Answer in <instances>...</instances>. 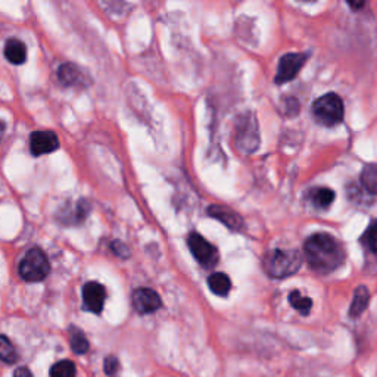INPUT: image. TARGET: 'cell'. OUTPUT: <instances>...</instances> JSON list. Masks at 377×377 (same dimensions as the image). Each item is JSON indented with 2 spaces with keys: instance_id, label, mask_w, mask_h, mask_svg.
Here are the masks:
<instances>
[{
  "instance_id": "1",
  "label": "cell",
  "mask_w": 377,
  "mask_h": 377,
  "mask_svg": "<svg viewBox=\"0 0 377 377\" xmlns=\"http://www.w3.org/2000/svg\"><path fill=\"white\" fill-rule=\"evenodd\" d=\"M304 251L308 266L321 275H328L339 268L345 258L342 243L329 233H316L304 243Z\"/></svg>"
},
{
  "instance_id": "2",
  "label": "cell",
  "mask_w": 377,
  "mask_h": 377,
  "mask_svg": "<svg viewBox=\"0 0 377 377\" xmlns=\"http://www.w3.org/2000/svg\"><path fill=\"white\" fill-rule=\"evenodd\" d=\"M302 256L295 249H272L266 254L263 267L272 279L289 277L301 268Z\"/></svg>"
},
{
  "instance_id": "3",
  "label": "cell",
  "mask_w": 377,
  "mask_h": 377,
  "mask_svg": "<svg viewBox=\"0 0 377 377\" xmlns=\"http://www.w3.org/2000/svg\"><path fill=\"white\" fill-rule=\"evenodd\" d=\"M313 114L323 125L333 127L344 121L345 108L342 99L336 93H328L317 99L313 105Z\"/></svg>"
},
{
  "instance_id": "4",
  "label": "cell",
  "mask_w": 377,
  "mask_h": 377,
  "mask_svg": "<svg viewBox=\"0 0 377 377\" xmlns=\"http://www.w3.org/2000/svg\"><path fill=\"white\" fill-rule=\"evenodd\" d=\"M18 271L25 282H42L50 271L49 259L42 249L33 248L22 258Z\"/></svg>"
},
{
  "instance_id": "5",
  "label": "cell",
  "mask_w": 377,
  "mask_h": 377,
  "mask_svg": "<svg viewBox=\"0 0 377 377\" xmlns=\"http://www.w3.org/2000/svg\"><path fill=\"white\" fill-rule=\"evenodd\" d=\"M236 146L243 153H254L259 146L258 123L251 112L239 116L236 125Z\"/></svg>"
},
{
  "instance_id": "6",
  "label": "cell",
  "mask_w": 377,
  "mask_h": 377,
  "mask_svg": "<svg viewBox=\"0 0 377 377\" xmlns=\"http://www.w3.org/2000/svg\"><path fill=\"white\" fill-rule=\"evenodd\" d=\"M189 248L193 256L198 259V263L206 268H213L218 263V251L206 239H203L199 233H190Z\"/></svg>"
},
{
  "instance_id": "7",
  "label": "cell",
  "mask_w": 377,
  "mask_h": 377,
  "mask_svg": "<svg viewBox=\"0 0 377 377\" xmlns=\"http://www.w3.org/2000/svg\"><path fill=\"white\" fill-rule=\"evenodd\" d=\"M308 61V54H288L280 58L276 83L283 84L293 80L295 77L302 70L305 62Z\"/></svg>"
},
{
  "instance_id": "8",
  "label": "cell",
  "mask_w": 377,
  "mask_h": 377,
  "mask_svg": "<svg viewBox=\"0 0 377 377\" xmlns=\"http://www.w3.org/2000/svg\"><path fill=\"white\" fill-rule=\"evenodd\" d=\"M133 305L137 313L140 314H151L160 309L162 301L160 295L148 288H140L133 293Z\"/></svg>"
},
{
  "instance_id": "9",
  "label": "cell",
  "mask_w": 377,
  "mask_h": 377,
  "mask_svg": "<svg viewBox=\"0 0 377 377\" xmlns=\"http://www.w3.org/2000/svg\"><path fill=\"white\" fill-rule=\"evenodd\" d=\"M107 299V291L98 282H89L83 288V301L89 311L99 314L103 309V304Z\"/></svg>"
},
{
  "instance_id": "10",
  "label": "cell",
  "mask_w": 377,
  "mask_h": 377,
  "mask_svg": "<svg viewBox=\"0 0 377 377\" xmlns=\"http://www.w3.org/2000/svg\"><path fill=\"white\" fill-rule=\"evenodd\" d=\"M59 148V139L52 132H34L30 136V149L36 157L54 152Z\"/></svg>"
},
{
  "instance_id": "11",
  "label": "cell",
  "mask_w": 377,
  "mask_h": 377,
  "mask_svg": "<svg viewBox=\"0 0 377 377\" xmlns=\"http://www.w3.org/2000/svg\"><path fill=\"white\" fill-rule=\"evenodd\" d=\"M208 214L211 217L217 218L221 221L224 226H227L230 230H240L243 226V220L240 215H238L235 211L229 210L226 206H220V205H213L208 208Z\"/></svg>"
},
{
  "instance_id": "12",
  "label": "cell",
  "mask_w": 377,
  "mask_h": 377,
  "mask_svg": "<svg viewBox=\"0 0 377 377\" xmlns=\"http://www.w3.org/2000/svg\"><path fill=\"white\" fill-rule=\"evenodd\" d=\"M58 77L61 83H63L65 86H86L87 80L84 72L77 67L74 63H63L61 65V68L58 71Z\"/></svg>"
},
{
  "instance_id": "13",
  "label": "cell",
  "mask_w": 377,
  "mask_h": 377,
  "mask_svg": "<svg viewBox=\"0 0 377 377\" xmlns=\"http://www.w3.org/2000/svg\"><path fill=\"white\" fill-rule=\"evenodd\" d=\"M370 302V292L366 288V286H358L354 292V298H353V304H351L349 308V316L353 318H358L364 311L367 309Z\"/></svg>"
},
{
  "instance_id": "14",
  "label": "cell",
  "mask_w": 377,
  "mask_h": 377,
  "mask_svg": "<svg viewBox=\"0 0 377 377\" xmlns=\"http://www.w3.org/2000/svg\"><path fill=\"white\" fill-rule=\"evenodd\" d=\"M5 56L10 63H24L25 58H27V49L18 38H10L5 45Z\"/></svg>"
},
{
  "instance_id": "15",
  "label": "cell",
  "mask_w": 377,
  "mask_h": 377,
  "mask_svg": "<svg viewBox=\"0 0 377 377\" xmlns=\"http://www.w3.org/2000/svg\"><path fill=\"white\" fill-rule=\"evenodd\" d=\"M208 286H210V289L215 295L226 296L231 289V282L229 276L223 275V272H214V275H211L210 279H208Z\"/></svg>"
},
{
  "instance_id": "16",
  "label": "cell",
  "mask_w": 377,
  "mask_h": 377,
  "mask_svg": "<svg viewBox=\"0 0 377 377\" xmlns=\"http://www.w3.org/2000/svg\"><path fill=\"white\" fill-rule=\"evenodd\" d=\"M309 197H311V201L314 202L316 206L326 210V208H329L333 203L336 194H334V192L332 189L316 187L313 192H311Z\"/></svg>"
},
{
  "instance_id": "17",
  "label": "cell",
  "mask_w": 377,
  "mask_h": 377,
  "mask_svg": "<svg viewBox=\"0 0 377 377\" xmlns=\"http://www.w3.org/2000/svg\"><path fill=\"white\" fill-rule=\"evenodd\" d=\"M289 302L296 311H299V314H302V316H308L311 308H313V299L302 296L299 291L291 292Z\"/></svg>"
},
{
  "instance_id": "18",
  "label": "cell",
  "mask_w": 377,
  "mask_h": 377,
  "mask_svg": "<svg viewBox=\"0 0 377 377\" xmlns=\"http://www.w3.org/2000/svg\"><path fill=\"white\" fill-rule=\"evenodd\" d=\"M89 211H90V205L86 201L77 202L72 211L67 210L63 213V223L65 221H67V223H70V221L71 223H82V221H84V218L87 217Z\"/></svg>"
},
{
  "instance_id": "19",
  "label": "cell",
  "mask_w": 377,
  "mask_h": 377,
  "mask_svg": "<svg viewBox=\"0 0 377 377\" xmlns=\"http://www.w3.org/2000/svg\"><path fill=\"white\" fill-rule=\"evenodd\" d=\"M361 183L370 193L377 194V164L364 167L361 173Z\"/></svg>"
},
{
  "instance_id": "20",
  "label": "cell",
  "mask_w": 377,
  "mask_h": 377,
  "mask_svg": "<svg viewBox=\"0 0 377 377\" xmlns=\"http://www.w3.org/2000/svg\"><path fill=\"white\" fill-rule=\"evenodd\" d=\"M17 351L14 348V345H12V342L8 339L6 336L0 334V360L5 361V362H15L17 361Z\"/></svg>"
},
{
  "instance_id": "21",
  "label": "cell",
  "mask_w": 377,
  "mask_h": 377,
  "mask_svg": "<svg viewBox=\"0 0 377 377\" xmlns=\"http://www.w3.org/2000/svg\"><path fill=\"white\" fill-rule=\"evenodd\" d=\"M71 348L75 354H86L89 351V341L80 329L71 330Z\"/></svg>"
},
{
  "instance_id": "22",
  "label": "cell",
  "mask_w": 377,
  "mask_h": 377,
  "mask_svg": "<svg viewBox=\"0 0 377 377\" xmlns=\"http://www.w3.org/2000/svg\"><path fill=\"white\" fill-rule=\"evenodd\" d=\"M50 377H75V366L71 361H59L50 369Z\"/></svg>"
},
{
  "instance_id": "23",
  "label": "cell",
  "mask_w": 377,
  "mask_h": 377,
  "mask_svg": "<svg viewBox=\"0 0 377 377\" xmlns=\"http://www.w3.org/2000/svg\"><path fill=\"white\" fill-rule=\"evenodd\" d=\"M362 240L366 243L367 248L377 255V221H374V223L366 230Z\"/></svg>"
},
{
  "instance_id": "24",
  "label": "cell",
  "mask_w": 377,
  "mask_h": 377,
  "mask_svg": "<svg viewBox=\"0 0 377 377\" xmlns=\"http://www.w3.org/2000/svg\"><path fill=\"white\" fill-rule=\"evenodd\" d=\"M111 249H112V252H114L116 256H120V258H127V256H130L128 248H127V246H125L123 242H120V240H114V242L111 243Z\"/></svg>"
},
{
  "instance_id": "25",
  "label": "cell",
  "mask_w": 377,
  "mask_h": 377,
  "mask_svg": "<svg viewBox=\"0 0 377 377\" xmlns=\"http://www.w3.org/2000/svg\"><path fill=\"white\" fill-rule=\"evenodd\" d=\"M118 366H120L118 360H116L115 357H108L105 360V371H107L108 376H112V374H115L116 371H118Z\"/></svg>"
},
{
  "instance_id": "26",
  "label": "cell",
  "mask_w": 377,
  "mask_h": 377,
  "mask_svg": "<svg viewBox=\"0 0 377 377\" xmlns=\"http://www.w3.org/2000/svg\"><path fill=\"white\" fill-rule=\"evenodd\" d=\"M14 377H33V374H31V371H30L29 369L21 367V369H18V370L15 371Z\"/></svg>"
},
{
  "instance_id": "27",
  "label": "cell",
  "mask_w": 377,
  "mask_h": 377,
  "mask_svg": "<svg viewBox=\"0 0 377 377\" xmlns=\"http://www.w3.org/2000/svg\"><path fill=\"white\" fill-rule=\"evenodd\" d=\"M3 133H5V123H3V121H0V140H2Z\"/></svg>"
},
{
  "instance_id": "28",
  "label": "cell",
  "mask_w": 377,
  "mask_h": 377,
  "mask_svg": "<svg viewBox=\"0 0 377 377\" xmlns=\"http://www.w3.org/2000/svg\"><path fill=\"white\" fill-rule=\"evenodd\" d=\"M349 6H353V8H360V6H364V3L361 2V3H348Z\"/></svg>"
}]
</instances>
